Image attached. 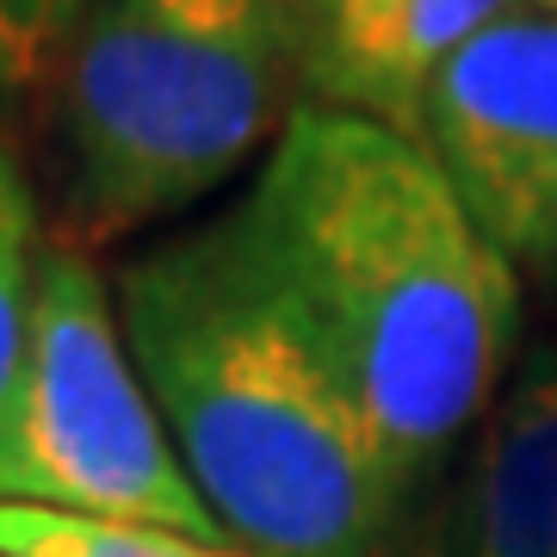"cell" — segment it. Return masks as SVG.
Instances as JSON below:
<instances>
[{
  "instance_id": "9",
  "label": "cell",
  "mask_w": 557,
  "mask_h": 557,
  "mask_svg": "<svg viewBox=\"0 0 557 557\" xmlns=\"http://www.w3.org/2000/svg\"><path fill=\"white\" fill-rule=\"evenodd\" d=\"M44 230L32 186L13 168V156L0 149V409L13 397L25 359V335H32V292H38V260H44Z\"/></svg>"
},
{
  "instance_id": "8",
  "label": "cell",
  "mask_w": 557,
  "mask_h": 557,
  "mask_svg": "<svg viewBox=\"0 0 557 557\" xmlns=\"http://www.w3.org/2000/svg\"><path fill=\"white\" fill-rule=\"evenodd\" d=\"M0 552L7 557H248L236 545H211L168 527H131V520H81L44 515L0 502Z\"/></svg>"
},
{
  "instance_id": "10",
  "label": "cell",
  "mask_w": 557,
  "mask_h": 557,
  "mask_svg": "<svg viewBox=\"0 0 557 557\" xmlns=\"http://www.w3.org/2000/svg\"><path fill=\"white\" fill-rule=\"evenodd\" d=\"M87 0H0V106L50 100Z\"/></svg>"
},
{
  "instance_id": "2",
  "label": "cell",
  "mask_w": 557,
  "mask_h": 557,
  "mask_svg": "<svg viewBox=\"0 0 557 557\" xmlns=\"http://www.w3.org/2000/svg\"><path fill=\"white\" fill-rule=\"evenodd\" d=\"M119 329L180 471L248 557H372L403 508L379 440L260 273L236 211L124 260Z\"/></svg>"
},
{
  "instance_id": "3",
  "label": "cell",
  "mask_w": 557,
  "mask_h": 557,
  "mask_svg": "<svg viewBox=\"0 0 557 557\" xmlns=\"http://www.w3.org/2000/svg\"><path fill=\"white\" fill-rule=\"evenodd\" d=\"M304 0H87L50 81L57 230L94 255L193 211L298 112Z\"/></svg>"
},
{
  "instance_id": "7",
  "label": "cell",
  "mask_w": 557,
  "mask_h": 557,
  "mask_svg": "<svg viewBox=\"0 0 557 557\" xmlns=\"http://www.w3.org/2000/svg\"><path fill=\"white\" fill-rule=\"evenodd\" d=\"M465 557H557V359L490 409L465 496Z\"/></svg>"
},
{
  "instance_id": "4",
  "label": "cell",
  "mask_w": 557,
  "mask_h": 557,
  "mask_svg": "<svg viewBox=\"0 0 557 557\" xmlns=\"http://www.w3.org/2000/svg\"><path fill=\"white\" fill-rule=\"evenodd\" d=\"M0 502L230 545L161 428L94 255L44 242L32 335L0 409ZM242 552V545H236Z\"/></svg>"
},
{
  "instance_id": "6",
  "label": "cell",
  "mask_w": 557,
  "mask_h": 557,
  "mask_svg": "<svg viewBox=\"0 0 557 557\" xmlns=\"http://www.w3.org/2000/svg\"><path fill=\"white\" fill-rule=\"evenodd\" d=\"M515 0H304V81L317 106L416 131L421 94Z\"/></svg>"
},
{
  "instance_id": "5",
  "label": "cell",
  "mask_w": 557,
  "mask_h": 557,
  "mask_svg": "<svg viewBox=\"0 0 557 557\" xmlns=\"http://www.w3.org/2000/svg\"><path fill=\"white\" fill-rule=\"evenodd\" d=\"M515 273L557 278V13L515 0L421 94L416 131Z\"/></svg>"
},
{
  "instance_id": "11",
  "label": "cell",
  "mask_w": 557,
  "mask_h": 557,
  "mask_svg": "<svg viewBox=\"0 0 557 557\" xmlns=\"http://www.w3.org/2000/svg\"><path fill=\"white\" fill-rule=\"evenodd\" d=\"M533 7H545V13H557V0H533Z\"/></svg>"
},
{
  "instance_id": "1",
  "label": "cell",
  "mask_w": 557,
  "mask_h": 557,
  "mask_svg": "<svg viewBox=\"0 0 557 557\" xmlns=\"http://www.w3.org/2000/svg\"><path fill=\"white\" fill-rule=\"evenodd\" d=\"M236 223L409 496L490 409L520 335V273L428 149L298 106Z\"/></svg>"
},
{
  "instance_id": "12",
  "label": "cell",
  "mask_w": 557,
  "mask_h": 557,
  "mask_svg": "<svg viewBox=\"0 0 557 557\" xmlns=\"http://www.w3.org/2000/svg\"><path fill=\"white\" fill-rule=\"evenodd\" d=\"M0 557H7V552H0Z\"/></svg>"
}]
</instances>
